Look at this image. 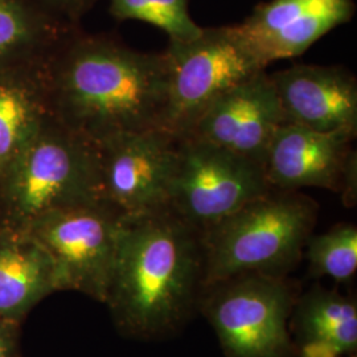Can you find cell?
Segmentation results:
<instances>
[{
	"instance_id": "obj_19",
	"label": "cell",
	"mask_w": 357,
	"mask_h": 357,
	"mask_svg": "<svg viewBox=\"0 0 357 357\" xmlns=\"http://www.w3.org/2000/svg\"><path fill=\"white\" fill-rule=\"evenodd\" d=\"M32 38V24L16 0H0V56L23 47Z\"/></svg>"
},
{
	"instance_id": "obj_10",
	"label": "cell",
	"mask_w": 357,
	"mask_h": 357,
	"mask_svg": "<svg viewBox=\"0 0 357 357\" xmlns=\"http://www.w3.org/2000/svg\"><path fill=\"white\" fill-rule=\"evenodd\" d=\"M355 135L319 132L283 123L275 132L264 160L268 185L282 191L321 188L342 193L347 208L357 202Z\"/></svg>"
},
{
	"instance_id": "obj_1",
	"label": "cell",
	"mask_w": 357,
	"mask_h": 357,
	"mask_svg": "<svg viewBox=\"0 0 357 357\" xmlns=\"http://www.w3.org/2000/svg\"><path fill=\"white\" fill-rule=\"evenodd\" d=\"M202 231L168 206L123 215L105 305L118 330L138 340H163L199 312L204 289Z\"/></svg>"
},
{
	"instance_id": "obj_6",
	"label": "cell",
	"mask_w": 357,
	"mask_h": 357,
	"mask_svg": "<svg viewBox=\"0 0 357 357\" xmlns=\"http://www.w3.org/2000/svg\"><path fill=\"white\" fill-rule=\"evenodd\" d=\"M163 54L168 75L165 128L178 137L220 96L268 69L236 26L203 28L190 41L169 40Z\"/></svg>"
},
{
	"instance_id": "obj_5",
	"label": "cell",
	"mask_w": 357,
	"mask_h": 357,
	"mask_svg": "<svg viewBox=\"0 0 357 357\" xmlns=\"http://www.w3.org/2000/svg\"><path fill=\"white\" fill-rule=\"evenodd\" d=\"M299 295L290 275L243 273L205 286L199 312L225 357H296L290 318Z\"/></svg>"
},
{
	"instance_id": "obj_12",
	"label": "cell",
	"mask_w": 357,
	"mask_h": 357,
	"mask_svg": "<svg viewBox=\"0 0 357 357\" xmlns=\"http://www.w3.org/2000/svg\"><path fill=\"white\" fill-rule=\"evenodd\" d=\"M354 0H271L257 6L237 29L268 66L303 54L336 26L351 22Z\"/></svg>"
},
{
	"instance_id": "obj_16",
	"label": "cell",
	"mask_w": 357,
	"mask_h": 357,
	"mask_svg": "<svg viewBox=\"0 0 357 357\" xmlns=\"http://www.w3.org/2000/svg\"><path fill=\"white\" fill-rule=\"evenodd\" d=\"M43 130L38 101L26 85L0 76V175Z\"/></svg>"
},
{
	"instance_id": "obj_13",
	"label": "cell",
	"mask_w": 357,
	"mask_h": 357,
	"mask_svg": "<svg viewBox=\"0 0 357 357\" xmlns=\"http://www.w3.org/2000/svg\"><path fill=\"white\" fill-rule=\"evenodd\" d=\"M268 76L287 123L356 137L357 81L352 72L335 65L296 64Z\"/></svg>"
},
{
	"instance_id": "obj_21",
	"label": "cell",
	"mask_w": 357,
	"mask_h": 357,
	"mask_svg": "<svg viewBox=\"0 0 357 357\" xmlns=\"http://www.w3.org/2000/svg\"><path fill=\"white\" fill-rule=\"evenodd\" d=\"M54 1H57V3H61V4H75L77 3V0H54Z\"/></svg>"
},
{
	"instance_id": "obj_20",
	"label": "cell",
	"mask_w": 357,
	"mask_h": 357,
	"mask_svg": "<svg viewBox=\"0 0 357 357\" xmlns=\"http://www.w3.org/2000/svg\"><path fill=\"white\" fill-rule=\"evenodd\" d=\"M16 323L0 319V357L13 356L16 343Z\"/></svg>"
},
{
	"instance_id": "obj_15",
	"label": "cell",
	"mask_w": 357,
	"mask_h": 357,
	"mask_svg": "<svg viewBox=\"0 0 357 357\" xmlns=\"http://www.w3.org/2000/svg\"><path fill=\"white\" fill-rule=\"evenodd\" d=\"M59 291L51 257L22 229L0 237V319L17 323L50 294Z\"/></svg>"
},
{
	"instance_id": "obj_18",
	"label": "cell",
	"mask_w": 357,
	"mask_h": 357,
	"mask_svg": "<svg viewBox=\"0 0 357 357\" xmlns=\"http://www.w3.org/2000/svg\"><path fill=\"white\" fill-rule=\"evenodd\" d=\"M110 13L119 20H139L158 26L172 41H190L203 29L192 20L188 0H110Z\"/></svg>"
},
{
	"instance_id": "obj_17",
	"label": "cell",
	"mask_w": 357,
	"mask_h": 357,
	"mask_svg": "<svg viewBox=\"0 0 357 357\" xmlns=\"http://www.w3.org/2000/svg\"><path fill=\"white\" fill-rule=\"evenodd\" d=\"M305 257L310 277L349 281L357 270L356 225L340 222L321 234H311L305 246Z\"/></svg>"
},
{
	"instance_id": "obj_8",
	"label": "cell",
	"mask_w": 357,
	"mask_h": 357,
	"mask_svg": "<svg viewBox=\"0 0 357 357\" xmlns=\"http://www.w3.org/2000/svg\"><path fill=\"white\" fill-rule=\"evenodd\" d=\"M123 213L107 202L51 212L26 227L51 257L60 290L106 302Z\"/></svg>"
},
{
	"instance_id": "obj_4",
	"label": "cell",
	"mask_w": 357,
	"mask_h": 357,
	"mask_svg": "<svg viewBox=\"0 0 357 357\" xmlns=\"http://www.w3.org/2000/svg\"><path fill=\"white\" fill-rule=\"evenodd\" d=\"M1 176L4 204L22 229L59 209L106 202L97 144L66 128H43Z\"/></svg>"
},
{
	"instance_id": "obj_11",
	"label": "cell",
	"mask_w": 357,
	"mask_h": 357,
	"mask_svg": "<svg viewBox=\"0 0 357 357\" xmlns=\"http://www.w3.org/2000/svg\"><path fill=\"white\" fill-rule=\"evenodd\" d=\"M284 121L268 70L225 91L185 135H193L264 165L268 146Z\"/></svg>"
},
{
	"instance_id": "obj_3",
	"label": "cell",
	"mask_w": 357,
	"mask_h": 357,
	"mask_svg": "<svg viewBox=\"0 0 357 357\" xmlns=\"http://www.w3.org/2000/svg\"><path fill=\"white\" fill-rule=\"evenodd\" d=\"M319 204L299 191L270 190L202 233L204 287L243 273L287 277L303 259Z\"/></svg>"
},
{
	"instance_id": "obj_9",
	"label": "cell",
	"mask_w": 357,
	"mask_h": 357,
	"mask_svg": "<svg viewBox=\"0 0 357 357\" xmlns=\"http://www.w3.org/2000/svg\"><path fill=\"white\" fill-rule=\"evenodd\" d=\"M178 137L166 128L126 132L97 144L103 197L123 215L168 206Z\"/></svg>"
},
{
	"instance_id": "obj_2",
	"label": "cell",
	"mask_w": 357,
	"mask_h": 357,
	"mask_svg": "<svg viewBox=\"0 0 357 357\" xmlns=\"http://www.w3.org/2000/svg\"><path fill=\"white\" fill-rule=\"evenodd\" d=\"M168 75L163 53L86 40L63 60L57 106L64 128L98 144L119 134L165 128Z\"/></svg>"
},
{
	"instance_id": "obj_14",
	"label": "cell",
	"mask_w": 357,
	"mask_h": 357,
	"mask_svg": "<svg viewBox=\"0 0 357 357\" xmlns=\"http://www.w3.org/2000/svg\"><path fill=\"white\" fill-rule=\"evenodd\" d=\"M290 333L296 357L356 354V296L314 284L296 299L290 318Z\"/></svg>"
},
{
	"instance_id": "obj_7",
	"label": "cell",
	"mask_w": 357,
	"mask_h": 357,
	"mask_svg": "<svg viewBox=\"0 0 357 357\" xmlns=\"http://www.w3.org/2000/svg\"><path fill=\"white\" fill-rule=\"evenodd\" d=\"M270 190L264 165L193 135L178 137L168 208L195 229L203 233Z\"/></svg>"
},
{
	"instance_id": "obj_22",
	"label": "cell",
	"mask_w": 357,
	"mask_h": 357,
	"mask_svg": "<svg viewBox=\"0 0 357 357\" xmlns=\"http://www.w3.org/2000/svg\"><path fill=\"white\" fill-rule=\"evenodd\" d=\"M342 357H357L356 354H352V355H347V356H342Z\"/></svg>"
}]
</instances>
